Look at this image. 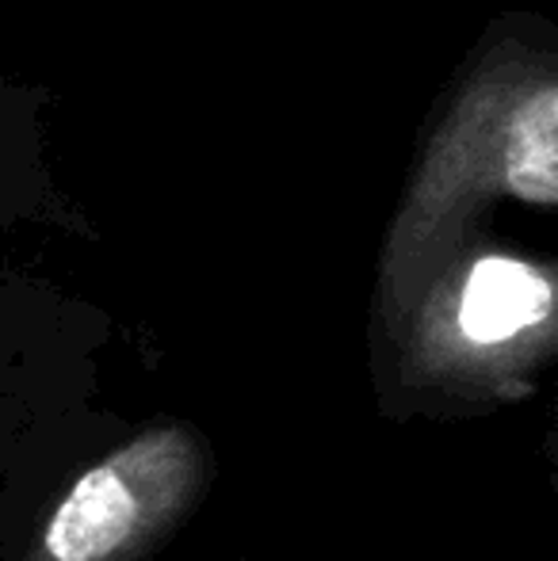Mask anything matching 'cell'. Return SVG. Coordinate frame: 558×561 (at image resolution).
Returning <instances> with one entry per match:
<instances>
[{
  "instance_id": "7a4b0ae2",
  "label": "cell",
  "mask_w": 558,
  "mask_h": 561,
  "mask_svg": "<svg viewBox=\"0 0 558 561\" xmlns=\"http://www.w3.org/2000/svg\"><path fill=\"white\" fill-rule=\"evenodd\" d=\"M200 485V447L153 428L77 478L43 531L38 561H130Z\"/></svg>"
},
{
  "instance_id": "277c9868",
  "label": "cell",
  "mask_w": 558,
  "mask_h": 561,
  "mask_svg": "<svg viewBox=\"0 0 558 561\" xmlns=\"http://www.w3.org/2000/svg\"><path fill=\"white\" fill-rule=\"evenodd\" d=\"M547 462H551V481L558 489V405L551 413V428H547Z\"/></svg>"
},
{
  "instance_id": "6da1fadb",
  "label": "cell",
  "mask_w": 558,
  "mask_h": 561,
  "mask_svg": "<svg viewBox=\"0 0 558 561\" xmlns=\"http://www.w3.org/2000/svg\"><path fill=\"white\" fill-rule=\"evenodd\" d=\"M558 370V264L482 256L463 275L429 378L467 405H509Z\"/></svg>"
},
{
  "instance_id": "3957f363",
  "label": "cell",
  "mask_w": 558,
  "mask_h": 561,
  "mask_svg": "<svg viewBox=\"0 0 558 561\" xmlns=\"http://www.w3.org/2000/svg\"><path fill=\"white\" fill-rule=\"evenodd\" d=\"M501 187L524 203L558 207V89L516 104L501 146Z\"/></svg>"
}]
</instances>
